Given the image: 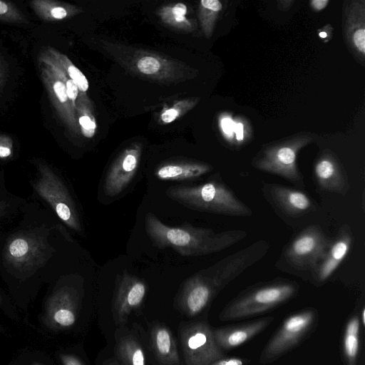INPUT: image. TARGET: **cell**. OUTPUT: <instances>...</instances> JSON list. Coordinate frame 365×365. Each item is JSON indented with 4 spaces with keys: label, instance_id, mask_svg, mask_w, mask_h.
Instances as JSON below:
<instances>
[{
    "label": "cell",
    "instance_id": "cell-22",
    "mask_svg": "<svg viewBox=\"0 0 365 365\" xmlns=\"http://www.w3.org/2000/svg\"><path fill=\"white\" fill-rule=\"evenodd\" d=\"M212 170L208 163L182 160L160 164L155 170V177L163 181L190 180L200 178Z\"/></svg>",
    "mask_w": 365,
    "mask_h": 365
},
{
    "label": "cell",
    "instance_id": "cell-20",
    "mask_svg": "<svg viewBox=\"0 0 365 365\" xmlns=\"http://www.w3.org/2000/svg\"><path fill=\"white\" fill-rule=\"evenodd\" d=\"M150 339L158 365H183L176 340L168 327L163 324H155L150 330Z\"/></svg>",
    "mask_w": 365,
    "mask_h": 365
},
{
    "label": "cell",
    "instance_id": "cell-28",
    "mask_svg": "<svg viewBox=\"0 0 365 365\" xmlns=\"http://www.w3.org/2000/svg\"><path fill=\"white\" fill-rule=\"evenodd\" d=\"M222 3L218 0H202L198 6V19L202 31L207 38L213 33L215 25L220 11Z\"/></svg>",
    "mask_w": 365,
    "mask_h": 365
},
{
    "label": "cell",
    "instance_id": "cell-5",
    "mask_svg": "<svg viewBox=\"0 0 365 365\" xmlns=\"http://www.w3.org/2000/svg\"><path fill=\"white\" fill-rule=\"evenodd\" d=\"M297 284L277 279L252 288L230 302L220 314L222 320H231L262 313L292 297Z\"/></svg>",
    "mask_w": 365,
    "mask_h": 365
},
{
    "label": "cell",
    "instance_id": "cell-45",
    "mask_svg": "<svg viewBox=\"0 0 365 365\" xmlns=\"http://www.w3.org/2000/svg\"><path fill=\"white\" fill-rule=\"evenodd\" d=\"M1 178H0V188H1Z\"/></svg>",
    "mask_w": 365,
    "mask_h": 365
},
{
    "label": "cell",
    "instance_id": "cell-34",
    "mask_svg": "<svg viewBox=\"0 0 365 365\" xmlns=\"http://www.w3.org/2000/svg\"><path fill=\"white\" fill-rule=\"evenodd\" d=\"M220 126L223 135L227 140H231L234 132L235 123L229 117H222L220 120Z\"/></svg>",
    "mask_w": 365,
    "mask_h": 365
},
{
    "label": "cell",
    "instance_id": "cell-19",
    "mask_svg": "<svg viewBox=\"0 0 365 365\" xmlns=\"http://www.w3.org/2000/svg\"><path fill=\"white\" fill-rule=\"evenodd\" d=\"M353 241L351 227L344 225L339 230L321 262L312 271L318 282H324L335 272L347 255Z\"/></svg>",
    "mask_w": 365,
    "mask_h": 365
},
{
    "label": "cell",
    "instance_id": "cell-6",
    "mask_svg": "<svg viewBox=\"0 0 365 365\" xmlns=\"http://www.w3.org/2000/svg\"><path fill=\"white\" fill-rule=\"evenodd\" d=\"M33 187L36 192L52 208L57 217L70 229L82 232L75 202L61 177L46 163L38 162Z\"/></svg>",
    "mask_w": 365,
    "mask_h": 365
},
{
    "label": "cell",
    "instance_id": "cell-39",
    "mask_svg": "<svg viewBox=\"0 0 365 365\" xmlns=\"http://www.w3.org/2000/svg\"><path fill=\"white\" fill-rule=\"evenodd\" d=\"M6 76V68L3 56L0 53V91L1 90Z\"/></svg>",
    "mask_w": 365,
    "mask_h": 365
},
{
    "label": "cell",
    "instance_id": "cell-40",
    "mask_svg": "<svg viewBox=\"0 0 365 365\" xmlns=\"http://www.w3.org/2000/svg\"><path fill=\"white\" fill-rule=\"evenodd\" d=\"M293 3H294V1H289V0L278 1V4H279V6L281 7V9L282 10L288 9L292 6V4Z\"/></svg>",
    "mask_w": 365,
    "mask_h": 365
},
{
    "label": "cell",
    "instance_id": "cell-24",
    "mask_svg": "<svg viewBox=\"0 0 365 365\" xmlns=\"http://www.w3.org/2000/svg\"><path fill=\"white\" fill-rule=\"evenodd\" d=\"M30 6L41 19L47 21L64 20L83 12L79 6L53 0H34Z\"/></svg>",
    "mask_w": 365,
    "mask_h": 365
},
{
    "label": "cell",
    "instance_id": "cell-31",
    "mask_svg": "<svg viewBox=\"0 0 365 365\" xmlns=\"http://www.w3.org/2000/svg\"><path fill=\"white\" fill-rule=\"evenodd\" d=\"M22 200L11 195L0 196V225L17 214Z\"/></svg>",
    "mask_w": 365,
    "mask_h": 365
},
{
    "label": "cell",
    "instance_id": "cell-41",
    "mask_svg": "<svg viewBox=\"0 0 365 365\" xmlns=\"http://www.w3.org/2000/svg\"><path fill=\"white\" fill-rule=\"evenodd\" d=\"M328 36V33L325 31H321L319 32V36L323 39H325Z\"/></svg>",
    "mask_w": 365,
    "mask_h": 365
},
{
    "label": "cell",
    "instance_id": "cell-33",
    "mask_svg": "<svg viewBox=\"0 0 365 365\" xmlns=\"http://www.w3.org/2000/svg\"><path fill=\"white\" fill-rule=\"evenodd\" d=\"M12 138L5 134H0V158L7 159L12 156L14 151Z\"/></svg>",
    "mask_w": 365,
    "mask_h": 365
},
{
    "label": "cell",
    "instance_id": "cell-36",
    "mask_svg": "<svg viewBox=\"0 0 365 365\" xmlns=\"http://www.w3.org/2000/svg\"><path fill=\"white\" fill-rule=\"evenodd\" d=\"M63 365H83L82 361L76 356L70 354L61 355Z\"/></svg>",
    "mask_w": 365,
    "mask_h": 365
},
{
    "label": "cell",
    "instance_id": "cell-26",
    "mask_svg": "<svg viewBox=\"0 0 365 365\" xmlns=\"http://www.w3.org/2000/svg\"><path fill=\"white\" fill-rule=\"evenodd\" d=\"M115 352L124 365H146L144 350L133 336L122 337L115 345Z\"/></svg>",
    "mask_w": 365,
    "mask_h": 365
},
{
    "label": "cell",
    "instance_id": "cell-18",
    "mask_svg": "<svg viewBox=\"0 0 365 365\" xmlns=\"http://www.w3.org/2000/svg\"><path fill=\"white\" fill-rule=\"evenodd\" d=\"M345 39L353 55L361 62L365 57V1L354 0L345 8Z\"/></svg>",
    "mask_w": 365,
    "mask_h": 365
},
{
    "label": "cell",
    "instance_id": "cell-7",
    "mask_svg": "<svg viewBox=\"0 0 365 365\" xmlns=\"http://www.w3.org/2000/svg\"><path fill=\"white\" fill-rule=\"evenodd\" d=\"M311 141L310 136L299 135L269 145L254 158L252 164L259 170L281 176L296 185L304 187L297 158L299 151Z\"/></svg>",
    "mask_w": 365,
    "mask_h": 365
},
{
    "label": "cell",
    "instance_id": "cell-10",
    "mask_svg": "<svg viewBox=\"0 0 365 365\" xmlns=\"http://www.w3.org/2000/svg\"><path fill=\"white\" fill-rule=\"evenodd\" d=\"M178 336L185 365H209L224 357L206 322L181 324Z\"/></svg>",
    "mask_w": 365,
    "mask_h": 365
},
{
    "label": "cell",
    "instance_id": "cell-15",
    "mask_svg": "<svg viewBox=\"0 0 365 365\" xmlns=\"http://www.w3.org/2000/svg\"><path fill=\"white\" fill-rule=\"evenodd\" d=\"M262 194L281 214L300 217L313 210L314 203L304 192L277 183L263 182Z\"/></svg>",
    "mask_w": 365,
    "mask_h": 365
},
{
    "label": "cell",
    "instance_id": "cell-4",
    "mask_svg": "<svg viewBox=\"0 0 365 365\" xmlns=\"http://www.w3.org/2000/svg\"><path fill=\"white\" fill-rule=\"evenodd\" d=\"M165 194L173 201L196 211L235 217L252 215V210L218 179L197 185L171 186Z\"/></svg>",
    "mask_w": 365,
    "mask_h": 365
},
{
    "label": "cell",
    "instance_id": "cell-1",
    "mask_svg": "<svg viewBox=\"0 0 365 365\" xmlns=\"http://www.w3.org/2000/svg\"><path fill=\"white\" fill-rule=\"evenodd\" d=\"M268 250L269 243L261 240L195 272L180 287L175 307L187 317L199 314L227 284L259 261Z\"/></svg>",
    "mask_w": 365,
    "mask_h": 365
},
{
    "label": "cell",
    "instance_id": "cell-30",
    "mask_svg": "<svg viewBox=\"0 0 365 365\" xmlns=\"http://www.w3.org/2000/svg\"><path fill=\"white\" fill-rule=\"evenodd\" d=\"M197 102V98H192L178 101L173 106L163 109L160 120L163 123H170L192 109Z\"/></svg>",
    "mask_w": 365,
    "mask_h": 365
},
{
    "label": "cell",
    "instance_id": "cell-29",
    "mask_svg": "<svg viewBox=\"0 0 365 365\" xmlns=\"http://www.w3.org/2000/svg\"><path fill=\"white\" fill-rule=\"evenodd\" d=\"M360 321L356 316L347 323L344 336V351L348 365H356L359 347Z\"/></svg>",
    "mask_w": 365,
    "mask_h": 365
},
{
    "label": "cell",
    "instance_id": "cell-17",
    "mask_svg": "<svg viewBox=\"0 0 365 365\" xmlns=\"http://www.w3.org/2000/svg\"><path fill=\"white\" fill-rule=\"evenodd\" d=\"M314 175L321 190L345 195L349 189L344 170L330 152H324L317 158L314 166Z\"/></svg>",
    "mask_w": 365,
    "mask_h": 365
},
{
    "label": "cell",
    "instance_id": "cell-25",
    "mask_svg": "<svg viewBox=\"0 0 365 365\" xmlns=\"http://www.w3.org/2000/svg\"><path fill=\"white\" fill-rule=\"evenodd\" d=\"M187 6L182 3H175L161 6L157 14L166 25L185 32H192L195 23L186 16Z\"/></svg>",
    "mask_w": 365,
    "mask_h": 365
},
{
    "label": "cell",
    "instance_id": "cell-3",
    "mask_svg": "<svg viewBox=\"0 0 365 365\" xmlns=\"http://www.w3.org/2000/svg\"><path fill=\"white\" fill-rule=\"evenodd\" d=\"M100 43L121 67L143 78L170 84L197 76V71L185 63L158 53L106 39H101Z\"/></svg>",
    "mask_w": 365,
    "mask_h": 365
},
{
    "label": "cell",
    "instance_id": "cell-44",
    "mask_svg": "<svg viewBox=\"0 0 365 365\" xmlns=\"http://www.w3.org/2000/svg\"><path fill=\"white\" fill-rule=\"evenodd\" d=\"M32 365H41V364H38V363H34V364H33Z\"/></svg>",
    "mask_w": 365,
    "mask_h": 365
},
{
    "label": "cell",
    "instance_id": "cell-11",
    "mask_svg": "<svg viewBox=\"0 0 365 365\" xmlns=\"http://www.w3.org/2000/svg\"><path fill=\"white\" fill-rule=\"evenodd\" d=\"M147 284L140 278L126 271L116 276L112 301V316L117 325H125L131 312L143 304Z\"/></svg>",
    "mask_w": 365,
    "mask_h": 365
},
{
    "label": "cell",
    "instance_id": "cell-8",
    "mask_svg": "<svg viewBox=\"0 0 365 365\" xmlns=\"http://www.w3.org/2000/svg\"><path fill=\"white\" fill-rule=\"evenodd\" d=\"M51 249L46 236L38 231H21L12 235L7 240L4 259L12 271L29 273L45 262Z\"/></svg>",
    "mask_w": 365,
    "mask_h": 365
},
{
    "label": "cell",
    "instance_id": "cell-42",
    "mask_svg": "<svg viewBox=\"0 0 365 365\" xmlns=\"http://www.w3.org/2000/svg\"><path fill=\"white\" fill-rule=\"evenodd\" d=\"M103 365H120L117 361L114 360H108Z\"/></svg>",
    "mask_w": 365,
    "mask_h": 365
},
{
    "label": "cell",
    "instance_id": "cell-16",
    "mask_svg": "<svg viewBox=\"0 0 365 365\" xmlns=\"http://www.w3.org/2000/svg\"><path fill=\"white\" fill-rule=\"evenodd\" d=\"M78 296L68 287L56 289L46 304V317L49 323L59 329L71 327L76 321Z\"/></svg>",
    "mask_w": 365,
    "mask_h": 365
},
{
    "label": "cell",
    "instance_id": "cell-35",
    "mask_svg": "<svg viewBox=\"0 0 365 365\" xmlns=\"http://www.w3.org/2000/svg\"><path fill=\"white\" fill-rule=\"evenodd\" d=\"M209 365H244V361L239 358H221Z\"/></svg>",
    "mask_w": 365,
    "mask_h": 365
},
{
    "label": "cell",
    "instance_id": "cell-9",
    "mask_svg": "<svg viewBox=\"0 0 365 365\" xmlns=\"http://www.w3.org/2000/svg\"><path fill=\"white\" fill-rule=\"evenodd\" d=\"M332 240L317 225L299 232L284 248L282 257L292 268L312 271L325 256Z\"/></svg>",
    "mask_w": 365,
    "mask_h": 365
},
{
    "label": "cell",
    "instance_id": "cell-14",
    "mask_svg": "<svg viewBox=\"0 0 365 365\" xmlns=\"http://www.w3.org/2000/svg\"><path fill=\"white\" fill-rule=\"evenodd\" d=\"M38 65L41 81L58 117L71 133L78 135L81 133L76 109L68 98L64 83L51 66L39 61Z\"/></svg>",
    "mask_w": 365,
    "mask_h": 365
},
{
    "label": "cell",
    "instance_id": "cell-37",
    "mask_svg": "<svg viewBox=\"0 0 365 365\" xmlns=\"http://www.w3.org/2000/svg\"><path fill=\"white\" fill-rule=\"evenodd\" d=\"M244 125L241 122L235 123L234 133H235L236 140L238 143H241L244 140Z\"/></svg>",
    "mask_w": 365,
    "mask_h": 365
},
{
    "label": "cell",
    "instance_id": "cell-2",
    "mask_svg": "<svg viewBox=\"0 0 365 365\" xmlns=\"http://www.w3.org/2000/svg\"><path fill=\"white\" fill-rule=\"evenodd\" d=\"M145 220L146 233L154 246L159 249L170 248L184 257L218 252L247 236V232L241 230L215 232L212 229L195 227L187 222L170 226L153 212H148Z\"/></svg>",
    "mask_w": 365,
    "mask_h": 365
},
{
    "label": "cell",
    "instance_id": "cell-32",
    "mask_svg": "<svg viewBox=\"0 0 365 365\" xmlns=\"http://www.w3.org/2000/svg\"><path fill=\"white\" fill-rule=\"evenodd\" d=\"M0 21L19 24L27 22L26 16L13 3L1 0Z\"/></svg>",
    "mask_w": 365,
    "mask_h": 365
},
{
    "label": "cell",
    "instance_id": "cell-23",
    "mask_svg": "<svg viewBox=\"0 0 365 365\" xmlns=\"http://www.w3.org/2000/svg\"><path fill=\"white\" fill-rule=\"evenodd\" d=\"M38 61L56 67L77 85L81 94H86L88 81L67 56L54 48L48 47L40 53Z\"/></svg>",
    "mask_w": 365,
    "mask_h": 365
},
{
    "label": "cell",
    "instance_id": "cell-27",
    "mask_svg": "<svg viewBox=\"0 0 365 365\" xmlns=\"http://www.w3.org/2000/svg\"><path fill=\"white\" fill-rule=\"evenodd\" d=\"M76 113L80 133L87 138H92L96 133V123L87 94L79 93L76 103Z\"/></svg>",
    "mask_w": 365,
    "mask_h": 365
},
{
    "label": "cell",
    "instance_id": "cell-43",
    "mask_svg": "<svg viewBox=\"0 0 365 365\" xmlns=\"http://www.w3.org/2000/svg\"><path fill=\"white\" fill-rule=\"evenodd\" d=\"M361 316H362V319H361L362 323L364 325L365 324V309H364V308H363V309H362Z\"/></svg>",
    "mask_w": 365,
    "mask_h": 365
},
{
    "label": "cell",
    "instance_id": "cell-21",
    "mask_svg": "<svg viewBox=\"0 0 365 365\" xmlns=\"http://www.w3.org/2000/svg\"><path fill=\"white\" fill-rule=\"evenodd\" d=\"M272 320V317L264 318L241 326L219 328L213 330L214 337L220 349H231L251 339Z\"/></svg>",
    "mask_w": 365,
    "mask_h": 365
},
{
    "label": "cell",
    "instance_id": "cell-38",
    "mask_svg": "<svg viewBox=\"0 0 365 365\" xmlns=\"http://www.w3.org/2000/svg\"><path fill=\"white\" fill-rule=\"evenodd\" d=\"M329 2V0H312L310 6L314 11H320L327 6Z\"/></svg>",
    "mask_w": 365,
    "mask_h": 365
},
{
    "label": "cell",
    "instance_id": "cell-13",
    "mask_svg": "<svg viewBox=\"0 0 365 365\" xmlns=\"http://www.w3.org/2000/svg\"><path fill=\"white\" fill-rule=\"evenodd\" d=\"M314 313L306 310L288 317L270 339L263 351V359L276 358L295 346L313 322Z\"/></svg>",
    "mask_w": 365,
    "mask_h": 365
},
{
    "label": "cell",
    "instance_id": "cell-12",
    "mask_svg": "<svg viewBox=\"0 0 365 365\" xmlns=\"http://www.w3.org/2000/svg\"><path fill=\"white\" fill-rule=\"evenodd\" d=\"M141 154V145L135 143L115 159L103 180V190L106 196L115 197L130 185L139 168Z\"/></svg>",
    "mask_w": 365,
    "mask_h": 365
}]
</instances>
